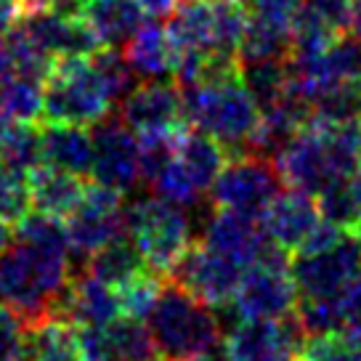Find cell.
<instances>
[{
    "instance_id": "1",
    "label": "cell",
    "mask_w": 361,
    "mask_h": 361,
    "mask_svg": "<svg viewBox=\"0 0 361 361\" xmlns=\"http://www.w3.org/2000/svg\"><path fill=\"white\" fill-rule=\"evenodd\" d=\"M72 252L45 250L13 239L0 250V303L22 319L24 327L59 316L72 279Z\"/></svg>"
},
{
    "instance_id": "2",
    "label": "cell",
    "mask_w": 361,
    "mask_h": 361,
    "mask_svg": "<svg viewBox=\"0 0 361 361\" xmlns=\"http://www.w3.org/2000/svg\"><path fill=\"white\" fill-rule=\"evenodd\" d=\"M183 117L202 133L221 141L226 152L245 154L260 120V106L242 80V72L210 82L178 85Z\"/></svg>"
},
{
    "instance_id": "3",
    "label": "cell",
    "mask_w": 361,
    "mask_h": 361,
    "mask_svg": "<svg viewBox=\"0 0 361 361\" xmlns=\"http://www.w3.org/2000/svg\"><path fill=\"white\" fill-rule=\"evenodd\" d=\"M147 327L162 361H202L224 343L221 322L213 308L170 276L147 316Z\"/></svg>"
},
{
    "instance_id": "4",
    "label": "cell",
    "mask_w": 361,
    "mask_h": 361,
    "mask_svg": "<svg viewBox=\"0 0 361 361\" xmlns=\"http://www.w3.org/2000/svg\"><path fill=\"white\" fill-rule=\"evenodd\" d=\"M125 234L133 239L144 255L149 271L170 276L183 252L194 245L192 221L186 207L173 204L162 197H138L123 207Z\"/></svg>"
},
{
    "instance_id": "5",
    "label": "cell",
    "mask_w": 361,
    "mask_h": 361,
    "mask_svg": "<svg viewBox=\"0 0 361 361\" xmlns=\"http://www.w3.org/2000/svg\"><path fill=\"white\" fill-rule=\"evenodd\" d=\"M45 123L93 125L112 112V93L88 56H59L43 80Z\"/></svg>"
},
{
    "instance_id": "6",
    "label": "cell",
    "mask_w": 361,
    "mask_h": 361,
    "mask_svg": "<svg viewBox=\"0 0 361 361\" xmlns=\"http://www.w3.org/2000/svg\"><path fill=\"white\" fill-rule=\"evenodd\" d=\"M284 255L287 252L274 245L263 258L245 269L231 300L239 319H287L295 314L300 295Z\"/></svg>"
},
{
    "instance_id": "7",
    "label": "cell",
    "mask_w": 361,
    "mask_h": 361,
    "mask_svg": "<svg viewBox=\"0 0 361 361\" xmlns=\"http://www.w3.org/2000/svg\"><path fill=\"white\" fill-rule=\"evenodd\" d=\"M279 192H282V176L276 162L263 154L245 152L234 154L231 162H226V168L210 189V197L215 207H226L245 218L260 221Z\"/></svg>"
},
{
    "instance_id": "8",
    "label": "cell",
    "mask_w": 361,
    "mask_h": 361,
    "mask_svg": "<svg viewBox=\"0 0 361 361\" xmlns=\"http://www.w3.org/2000/svg\"><path fill=\"white\" fill-rule=\"evenodd\" d=\"M290 271L300 298H338L361 279L359 234L345 231L335 245L324 250L295 252Z\"/></svg>"
},
{
    "instance_id": "9",
    "label": "cell",
    "mask_w": 361,
    "mask_h": 361,
    "mask_svg": "<svg viewBox=\"0 0 361 361\" xmlns=\"http://www.w3.org/2000/svg\"><path fill=\"white\" fill-rule=\"evenodd\" d=\"M123 194L104 186L99 180L85 183V192L80 204L67 218L69 247L72 255L88 258L90 252L114 242L117 237H125V213H123Z\"/></svg>"
},
{
    "instance_id": "10",
    "label": "cell",
    "mask_w": 361,
    "mask_h": 361,
    "mask_svg": "<svg viewBox=\"0 0 361 361\" xmlns=\"http://www.w3.org/2000/svg\"><path fill=\"white\" fill-rule=\"evenodd\" d=\"M305 332L298 319H239L224 338L228 361H298Z\"/></svg>"
},
{
    "instance_id": "11",
    "label": "cell",
    "mask_w": 361,
    "mask_h": 361,
    "mask_svg": "<svg viewBox=\"0 0 361 361\" xmlns=\"http://www.w3.org/2000/svg\"><path fill=\"white\" fill-rule=\"evenodd\" d=\"M242 274H245V266H239L237 260L204 247L202 242H194L176 263L170 279L178 282L183 290H189L210 308H226L237 295Z\"/></svg>"
},
{
    "instance_id": "12",
    "label": "cell",
    "mask_w": 361,
    "mask_h": 361,
    "mask_svg": "<svg viewBox=\"0 0 361 361\" xmlns=\"http://www.w3.org/2000/svg\"><path fill=\"white\" fill-rule=\"evenodd\" d=\"M93 138V162L90 176L114 192H130L141 180L138 176V138L123 123L120 114H106L90 130Z\"/></svg>"
},
{
    "instance_id": "13",
    "label": "cell",
    "mask_w": 361,
    "mask_h": 361,
    "mask_svg": "<svg viewBox=\"0 0 361 361\" xmlns=\"http://www.w3.org/2000/svg\"><path fill=\"white\" fill-rule=\"evenodd\" d=\"M120 117L135 135L180 130L186 128L180 88L165 80L135 85L120 102Z\"/></svg>"
},
{
    "instance_id": "14",
    "label": "cell",
    "mask_w": 361,
    "mask_h": 361,
    "mask_svg": "<svg viewBox=\"0 0 361 361\" xmlns=\"http://www.w3.org/2000/svg\"><path fill=\"white\" fill-rule=\"evenodd\" d=\"M202 245L226 258L237 260L245 269L274 247V242L266 237L260 221L245 218L226 207H215L213 213L207 215L202 228Z\"/></svg>"
},
{
    "instance_id": "15",
    "label": "cell",
    "mask_w": 361,
    "mask_h": 361,
    "mask_svg": "<svg viewBox=\"0 0 361 361\" xmlns=\"http://www.w3.org/2000/svg\"><path fill=\"white\" fill-rule=\"evenodd\" d=\"M322 221L316 197L300 192V189H287L274 197L269 210L260 218V226L266 237L282 250V252H298L305 237Z\"/></svg>"
},
{
    "instance_id": "16",
    "label": "cell",
    "mask_w": 361,
    "mask_h": 361,
    "mask_svg": "<svg viewBox=\"0 0 361 361\" xmlns=\"http://www.w3.org/2000/svg\"><path fill=\"white\" fill-rule=\"evenodd\" d=\"M120 316L123 305L114 287L90 276L88 271H72L67 293L59 305V319H67L75 327H109Z\"/></svg>"
},
{
    "instance_id": "17",
    "label": "cell",
    "mask_w": 361,
    "mask_h": 361,
    "mask_svg": "<svg viewBox=\"0 0 361 361\" xmlns=\"http://www.w3.org/2000/svg\"><path fill=\"white\" fill-rule=\"evenodd\" d=\"M37 43L54 59L59 56H90L102 43L88 30V24L75 16H61L56 11H40L32 16H19Z\"/></svg>"
},
{
    "instance_id": "18",
    "label": "cell",
    "mask_w": 361,
    "mask_h": 361,
    "mask_svg": "<svg viewBox=\"0 0 361 361\" xmlns=\"http://www.w3.org/2000/svg\"><path fill=\"white\" fill-rule=\"evenodd\" d=\"M176 162L200 194H207L228 162V152L213 135L186 125L176 141Z\"/></svg>"
},
{
    "instance_id": "19",
    "label": "cell",
    "mask_w": 361,
    "mask_h": 361,
    "mask_svg": "<svg viewBox=\"0 0 361 361\" xmlns=\"http://www.w3.org/2000/svg\"><path fill=\"white\" fill-rule=\"evenodd\" d=\"M168 37L180 56H213V0H180L168 16Z\"/></svg>"
},
{
    "instance_id": "20",
    "label": "cell",
    "mask_w": 361,
    "mask_h": 361,
    "mask_svg": "<svg viewBox=\"0 0 361 361\" xmlns=\"http://www.w3.org/2000/svg\"><path fill=\"white\" fill-rule=\"evenodd\" d=\"M80 19L104 48H123L144 24L138 0H85Z\"/></svg>"
},
{
    "instance_id": "21",
    "label": "cell",
    "mask_w": 361,
    "mask_h": 361,
    "mask_svg": "<svg viewBox=\"0 0 361 361\" xmlns=\"http://www.w3.org/2000/svg\"><path fill=\"white\" fill-rule=\"evenodd\" d=\"M27 178H30V194H32V210L56 215V218H69L85 192L82 176L45 165V162L30 170Z\"/></svg>"
},
{
    "instance_id": "22",
    "label": "cell",
    "mask_w": 361,
    "mask_h": 361,
    "mask_svg": "<svg viewBox=\"0 0 361 361\" xmlns=\"http://www.w3.org/2000/svg\"><path fill=\"white\" fill-rule=\"evenodd\" d=\"M40 141H43L45 165L69 170L75 176H90L93 138L85 125L45 123L40 128Z\"/></svg>"
},
{
    "instance_id": "23",
    "label": "cell",
    "mask_w": 361,
    "mask_h": 361,
    "mask_svg": "<svg viewBox=\"0 0 361 361\" xmlns=\"http://www.w3.org/2000/svg\"><path fill=\"white\" fill-rule=\"evenodd\" d=\"M123 56L135 78L165 80L168 75H176V48L170 43L168 30L157 22L141 24L138 32L125 43Z\"/></svg>"
},
{
    "instance_id": "24",
    "label": "cell",
    "mask_w": 361,
    "mask_h": 361,
    "mask_svg": "<svg viewBox=\"0 0 361 361\" xmlns=\"http://www.w3.org/2000/svg\"><path fill=\"white\" fill-rule=\"evenodd\" d=\"M24 359L27 361H78V327L67 319H43L24 327Z\"/></svg>"
},
{
    "instance_id": "25",
    "label": "cell",
    "mask_w": 361,
    "mask_h": 361,
    "mask_svg": "<svg viewBox=\"0 0 361 361\" xmlns=\"http://www.w3.org/2000/svg\"><path fill=\"white\" fill-rule=\"evenodd\" d=\"M147 260L138 252V247L133 245V239L128 237H117L114 242L99 247L96 252H90L85 258V269L90 276L102 279L104 284L109 287H123L125 282H130L133 276H138L141 271H147ZM80 271V269H78Z\"/></svg>"
},
{
    "instance_id": "26",
    "label": "cell",
    "mask_w": 361,
    "mask_h": 361,
    "mask_svg": "<svg viewBox=\"0 0 361 361\" xmlns=\"http://www.w3.org/2000/svg\"><path fill=\"white\" fill-rule=\"evenodd\" d=\"M43 80L8 75L0 80V114L16 123H37L43 117Z\"/></svg>"
},
{
    "instance_id": "27",
    "label": "cell",
    "mask_w": 361,
    "mask_h": 361,
    "mask_svg": "<svg viewBox=\"0 0 361 361\" xmlns=\"http://www.w3.org/2000/svg\"><path fill=\"white\" fill-rule=\"evenodd\" d=\"M109 335H112L117 361H162L147 322L141 319H130V316L114 319L109 324Z\"/></svg>"
},
{
    "instance_id": "28",
    "label": "cell",
    "mask_w": 361,
    "mask_h": 361,
    "mask_svg": "<svg viewBox=\"0 0 361 361\" xmlns=\"http://www.w3.org/2000/svg\"><path fill=\"white\" fill-rule=\"evenodd\" d=\"M0 162H6L16 170H24V173L43 165L40 128H35V123H16L13 120L6 138L0 141Z\"/></svg>"
},
{
    "instance_id": "29",
    "label": "cell",
    "mask_w": 361,
    "mask_h": 361,
    "mask_svg": "<svg viewBox=\"0 0 361 361\" xmlns=\"http://www.w3.org/2000/svg\"><path fill=\"white\" fill-rule=\"evenodd\" d=\"M316 204H319V213L324 221L340 226L343 231H359L361 218L359 207H356V197L350 189V178H338L332 180L329 186H324L322 192L316 194Z\"/></svg>"
},
{
    "instance_id": "30",
    "label": "cell",
    "mask_w": 361,
    "mask_h": 361,
    "mask_svg": "<svg viewBox=\"0 0 361 361\" xmlns=\"http://www.w3.org/2000/svg\"><path fill=\"white\" fill-rule=\"evenodd\" d=\"M295 319L305 338L311 335H327L343 329V305L338 298H298Z\"/></svg>"
},
{
    "instance_id": "31",
    "label": "cell",
    "mask_w": 361,
    "mask_h": 361,
    "mask_svg": "<svg viewBox=\"0 0 361 361\" xmlns=\"http://www.w3.org/2000/svg\"><path fill=\"white\" fill-rule=\"evenodd\" d=\"M30 210H32V194L27 173L0 162V221L16 226Z\"/></svg>"
},
{
    "instance_id": "32",
    "label": "cell",
    "mask_w": 361,
    "mask_h": 361,
    "mask_svg": "<svg viewBox=\"0 0 361 361\" xmlns=\"http://www.w3.org/2000/svg\"><path fill=\"white\" fill-rule=\"evenodd\" d=\"M159 290H162L159 274H154V271H149V269L141 271L138 276H133L130 282H125L123 287H117L120 305H123V316L147 322V316L152 314V308L157 303Z\"/></svg>"
},
{
    "instance_id": "33",
    "label": "cell",
    "mask_w": 361,
    "mask_h": 361,
    "mask_svg": "<svg viewBox=\"0 0 361 361\" xmlns=\"http://www.w3.org/2000/svg\"><path fill=\"white\" fill-rule=\"evenodd\" d=\"M298 361H361V343L348 332L305 338Z\"/></svg>"
},
{
    "instance_id": "34",
    "label": "cell",
    "mask_w": 361,
    "mask_h": 361,
    "mask_svg": "<svg viewBox=\"0 0 361 361\" xmlns=\"http://www.w3.org/2000/svg\"><path fill=\"white\" fill-rule=\"evenodd\" d=\"M80 361H117L109 327H78Z\"/></svg>"
},
{
    "instance_id": "35",
    "label": "cell",
    "mask_w": 361,
    "mask_h": 361,
    "mask_svg": "<svg viewBox=\"0 0 361 361\" xmlns=\"http://www.w3.org/2000/svg\"><path fill=\"white\" fill-rule=\"evenodd\" d=\"M24 356V324L11 308L0 303V361Z\"/></svg>"
},
{
    "instance_id": "36",
    "label": "cell",
    "mask_w": 361,
    "mask_h": 361,
    "mask_svg": "<svg viewBox=\"0 0 361 361\" xmlns=\"http://www.w3.org/2000/svg\"><path fill=\"white\" fill-rule=\"evenodd\" d=\"M298 8L314 13L316 19L329 24L335 32H345L350 19V0H300Z\"/></svg>"
},
{
    "instance_id": "37",
    "label": "cell",
    "mask_w": 361,
    "mask_h": 361,
    "mask_svg": "<svg viewBox=\"0 0 361 361\" xmlns=\"http://www.w3.org/2000/svg\"><path fill=\"white\" fill-rule=\"evenodd\" d=\"M300 0H242V6L247 13H263V16H276V19H287L293 22L295 11H298Z\"/></svg>"
},
{
    "instance_id": "38",
    "label": "cell",
    "mask_w": 361,
    "mask_h": 361,
    "mask_svg": "<svg viewBox=\"0 0 361 361\" xmlns=\"http://www.w3.org/2000/svg\"><path fill=\"white\" fill-rule=\"evenodd\" d=\"M138 3H141L144 13L154 16V19H162V16H170V13H173V8L178 6L180 0H138Z\"/></svg>"
},
{
    "instance_id": "39",
    "label": "cell",
    "mask_w": 361,
    "mask_h": 361,
    "mask_svg": "<svg viewBox=\"0 0 361 361\" xmlns=\"http://www.w3.org/2000/svg\"><path fill=\"white\" fill-rule=\"evenodd\" d=\"M13 75V59H11V48H8V40H6V32H0V80Z\"/></svg>"
},
{
    "instance_id": "40",
    "label": "cell",
    "mask_w": 361,
    "mask_h": 361,
    "mask_svg": "<svg viewBox=\"0 0 361 361\" xmlns=\"http://www.w3.org/2000/svg\"><path fill=\"white\" fill-rule=\"evenodd\" d=\"M348 30H350L353 35H359V37H361V0H350Z\"/></svg>"
},
{
    "instance_id": "41",
    "label": "cell",
    "mask_w": 361,
    "mask_h": 361,
    "mask_svg": "<svg viewBox=\"0 0 361 361\" xmlns=\"http://www.w3.org/2000/svg\"><path fill=\"white\" fill-rule=\"evenodd\" d=\"M350 189H353V197H356V207H359V218H361V168L350 176Z\"/></svg>"
},
{
    "instance_id": "42",
    "label": "cell",
    "mask_w": 361,
    "mask_h": 361,
    "mask_svg": "<svg viewBox=\"0 0 361 361\" xmlns=\"http://www.w3.org/2000/svg\"><path fill=\"white\" fill-rule=\"evenodd\" d=\"M13 242V231H11V224H6V221H0V250L8 247Z\"/></svg>"
},
{
    "instance_id": "43",
    "label": "cell",
    "mask_w": 361,
    "mask_h": 361,
    "mask_svg": "<svg viewBox=\"0 0 361 361\" xmlns=\"http://www.w3.org/2000/svg\"><path fill=\"white\" fill-rule=\"evenodd\" d=\"M13 361H27V359H24V356H22V359H13Z\"/></svg>"
},
{
    "instance_id": "44",
    "label": "cell",
    "mask_w": 361,
    "mask_h": 361,
    "mask_svg": "<svg viewBox=\"0 0 361 361\" xmlns=\"http://www.w3.org/2000/svg\"><path fill=\"white\" fill-rule=\"evenodd\" d=\"M356 234H359V239H361V228H359V231H356Z\"/></svg>"
},
{
    "instance_id": "45",
    "label": "cell",
    "mask_w": 361,
    "mask_h": 361,
    "mask_svg": "<svg viewBox=\"0 0 361 361\" xmlns=\"http://www.w3.org/2000/svg\"><path fill=\"white\" fill-rule=\"evenodd\" d=\"M78 361H80V359H78Z\"/></svg>"
}]
</instances>
